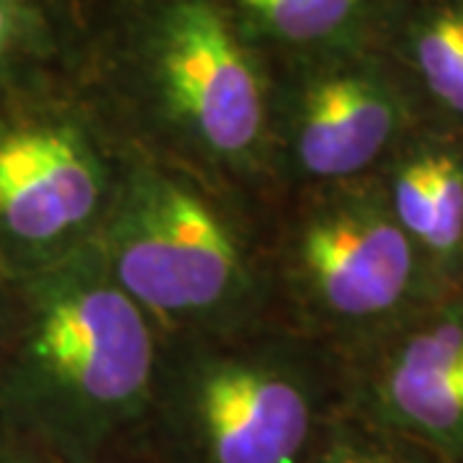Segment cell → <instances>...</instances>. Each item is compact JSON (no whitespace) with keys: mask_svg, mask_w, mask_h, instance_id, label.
Segmentation results:
<instances>
[{"mask_svg":"<svg viewBox=\"0 0 463 463\" xmlns=\"http://www.w3.org/2000/svg\"><path fill=\"white\" fill-rule=\"evenodd\" d=\"M345 404V365L279 340L160 350L139 428L157 463H304Z\"/></svg>","mask_w":463,"mask_h":463,"instance_id":"cell-2","label":"cell"},{"mask_svg":"<svg viewBox=\"0 0 463 463\" xmlns=\"http://www.w3.org/2000/svg\"><path fill=\"white\" fill-rule=\"evenodd\" d=\"M330 185V196L298 227V286L317 315L364 355L446 294L402 230L381 178Z\"/></svg>","mask_w":463,"mask_h":463,"instance_id":"cell-3","label":"cell"},{"mask_svg":"<svg viewBox=\"0 0 463 463\" xmlns=\"http://www.w3.org/2000/svg\"><path fill=\"white\" fill-rule=\"evenodd\" d=\"M147 312L85 252L52 268L0 368V414L52 463H90L134 438L160 364Z\"/></svg>","mask_w":463,"mask_h":463,"instance_id":"cell-1","label":"cell"},{"mask_svg":"<svg viewBox=\"0 0 463 463\" xmlns=\"http://www.w3.org/2000/svg\"><path fill=\"white\" fill-rule=\"evenodd\" d=\"M33 36V14L26 0H0V72L26 52Z\"/></svg>","mask_w":463,"mask_h":463,"instance_id":"cell-13","label":"cell"},{"mask_svg":"<svg viewBox=\"0 0 463 463\" xmlns=\"http://www.w3.org/2000/svg\"><path fill=\"white\" fill-rule=\"evenodd\" d=\"M270 33L298 44L340 39L364 18L365 0H237Z\"/></svg>","mask_w":463,"mask_h":463,"instance_id":"cell-12","label":"cell"},{"mask_svg":"<svg viewBox=\"0 0 463 463\" xmlns=\"http://www.w3.org/2000/svg\"><path fill=\"white\" fill-rule=\"evenodd\" d=\"M407 60L425 96L463 129V0H432L414 18Z\"/></svg>","mask_w":463,"mask_h":463,"instance_id":"cell-10","label":"cell"},{"mask_svg":"<svg viewBox=\"0 0 463 463\" xmlns=\"http://www.w3.org/2000/svg\"><path fill=\"white\" fill-rule=\"evenodd\" d=\"M304 463H450L432 448L343 404Z\"/></svg>","mask_w":463,"mask_h":463,"instance_id":"cell-11","label":"cell"},{"mask_svg":"<svg viewBox=\"0 0 463 463\" xmlns=\"http://www.w3.org/2000/svg\"><path fill=\"white\" fill-rule=\"evenodd\" d=\"M103 260L145 312L175 319L227 309L248 279L230 227L212 203L163 173L137 175L121 196Z\"/></svg>","mask_w":463,"mask_h":463,"instance_id":"cell-4","label":"cell"},{"mask_svg":"<svg viewBox=\"0 0 463 463\" xmlns=\"http://www.w3.org/2000/svg\"><path fill=\"white\" fill-rule=\"evenodd\" d=\"M157 85L167 114L219 160L250 157L265 129L263 88L227 18L206 0H178L157 33Z\"/></svg>","mask_w":463,"mask_h":463,"instance_id":"cell-6","label":"cell"},{"mask_svg":"<svg viewBox=\"0 0 463 463\" xmlns=\"http://www.w3.org/2000/svg\"><path fill=\"white\" fill-rule=\"evenodd\" d=\"M410 124V100L386 75L365 65L337 67L298 99L294 155L315 181H355L402 145Z\"/></svg>","mask_w":463,"mask_h":463,"instance_id":"cell-8","label":"cell"},{"mask_svg":"<svg viewBox=\"0 0 463 463\" xmlns=\"http://www.w3.org/2000/svg\"><path fill=\"white\" fill-rule=\"evenodd\" d=\"M90 463H157L152 458V453H149L145 443L139 440V435H134L129 438L127 443H121V446L111 448L109 453H103L100 458Z\"/></svg>","mask_w":463,"mask_h":463,"instance_id":"cell-15","label":"cell"},{"mask_svg":"<svg viewBox=\"0 0 463 463\" xmlns=\"http://www.w3.org/2000/svg\"><path fill=\"white\" fill-rule=\"evenodd\" d=\"M103 199V173L83 137L62 124L0 134V234L47 248L83 230Z\"/></svg>","mask_w":463,"mask_h":463,"instance_id":"cell-7","label":"cell"},{"mask_svg":"<svg viewBox=\"0 0 463 463\" xmlns=\"http://www.w3.org/2000/svg\"><path fill=\"white\" fill-rule=\"evenodd\" d=\"M381 181L432 273L453 281L463 273V139L404 137Z\"/></svg>","mask_w":463,"mask_h":463,"instance_id":"cell-9","label":"cell"},{"mask_svg":"<svg viewBox=\"0 0 463 463\" xmlns=\"http://www.w3.org/2000/svg\"><path fill=\"white\" fill-rule=\"evenodd\" d=\"M345 404L463 463V294L432 301L345 365Z\"/></svg>","mask_w":463,"mask_h":463,"instance_id":"cell-5","label":"cell"},{"mask_svg":"<svg viewBox=\"0 0 463 463\" xmlns=\"http://www.w3.org/2000/svg\"><path fill=\"white\" fill-rule=\"evenodd\" d=\"M0 463H52L42 448L0 414Z\"/></svg>","mask_w":463,"mask_h":463,"instance_id":"cell-14","label":"cell"}]
</instances>
